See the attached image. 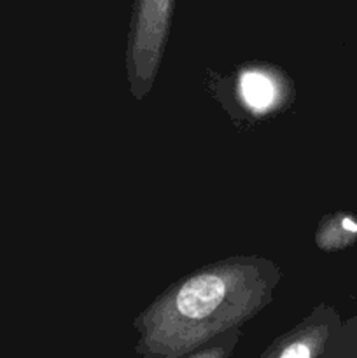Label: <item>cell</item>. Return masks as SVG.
<instances>
[{
	"instance_id": "1",
	"label": "cell",
	"mask_w": 357,
	"mask_h": 358,
	"mask_svg": "<svg viewBox=\"0 0 357 358\" xmlns=\"http://www.w3.org/2000/svg\"><path fill=\"white\" fill-rule=\"evenodd\" d=\"M261 296L262 278L252 266H217L198 273L156 304L147 320L149 343L163 353L184 352L244 318Z\"/></svg>"
},
{
	"instance_id": "3",
	"label": "cell",
	"mask_w": 357,
	"mask_h": 358,
	"mask_svg": "<svg viewBox=\"0 0 357 358\" xmlns=\"http://www.w3.org/2000/svg\"><path fill=\"white\" fill-rule=\"evenodd\" d=\"M240 96L244 103L254 112H266L275 105L279 91L275 80L268 72L259 69H248L241 72Z\"/></svg>"
},
{
	"instance_id": "4",
	"label": "cell",
	"mask_w": 357,
	"mask_h": 358,
	"mask_svg": "<svg viewBox=\"0 0 357 358\" xmlns=\"http://www.w3.org/2000/svg\"><path fill=\"white\" fill-rule=\"evenodd\" d=\"M321 236L326 248L345 247L357 238V222L350 217H340L338 220L324 227V233Z\"/></svg>"
},
{
	"instance_id": "5",
	"label": "cell",
	"mask_w": 357,
	"mask_h": 358,
	"mask_svg": "<svg viewBox=\"0 0 357 358\" xmlns=\"http://www.w3.org/2000/svg\"><path fill=\"white\" fill-rule=\"evenodd\" d=\"M335 350L342 358H357V317L352 318L349 324L342 325Z\"/></svg>"
},
{
	"instance_id": "2",
	"label": "cell",
	"mask_w": 357,
	"mask_h": 358,
	"mask_svg": "<svg viewBox=\"0 0 357 358\" xmlns=\"http://www.w3.org/2000/svg\"><path fill=\"white\" fill-rule=\"evenodd\" d=\"M174 7L175 0H135L130 35V59L135 76L153 79L167 42Z\"/></svg>"
},
{
	"instance_id": "6",
	"label": "cell",
	"mask_w": 357,
	"mask_h": 358,
	"mask_svg": "<svg viewBox=\"0 0 357 358\" xmlns=\"http://www.w3.org/2000/svg\"><path fill=\"white\" fill-rule=\"evenodd\" d=\"M224 346H214V348L210 350H205V352L198 353V355H195L192 358H223L224 355Z\"/></svg>"
}]
</instances>
